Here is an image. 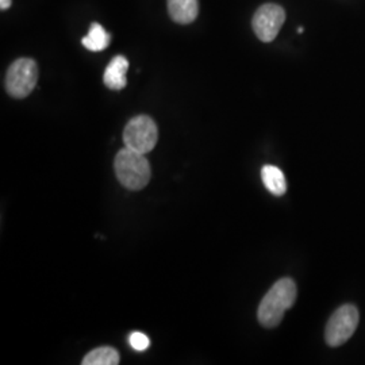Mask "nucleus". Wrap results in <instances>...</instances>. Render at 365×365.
<instances>
[{"instance_id":"1","label":"nucleus","mask_w":365,"mask_h":365,"mask_svg":"<svg viewBox=\"0 0 365 365\" xmlns=\"http://www.w3.org/2000/svg\"><path fill=\"white\" fill-rule=\"evenodd\" d=\"M298 295L297 284L292 279H280L276 282L261 300L257 312L259 322L264 327H276L289 310Z\"/></svg>"},{"instance_id":"2","label":"nucleus","mask_w":365,"mask_h":365,"mask_svg":"<svg viewBox=\"0 0 365 365\" xmlns=\"http://www.w3.org/2000/svg\"><path fill=\"white\" fill-rule=\"evenodd\" d=\"M114 170L119 182L131 191H140L150 180V165L143 153L131 150L125 146L118 152Z\"/></svg>"},{"instance_id":"3","label":"nucleus","mask_w":365,"mask_h":365,"mask_svg":"<svg viewBox=\"0 0 365 365\" xmlns=\"http://www.w3.org/2000/svg\"><path fill=\"white\" fill-rule=\"evenodd\" d=\"M158 140L156 122L148 115L133 118L123 130L125 146L146 155L155 149Z\"/></svg>"},{"instance_id":"4","label":"nucleus","mask_w":365,"mask_h":365,"mask_svg":"<svg viewBox=\"0 0 365 365\" xmlns=\"http://www.w3.org/2000/svg\"><path fill=\"white\" fill-rule=\"evenodd\" d=\"M38 81V66L31 58H19L9 68L6 90L15 98L24 99L36 88Z\"/></svg>"},{"instance_id":"5","label":"nucleus","mask_w":365,"mask_h":365,"mask_svg":"<svg viewBox=\"0 0 365 365\" xmlns=\"http://www.w3.org/2000/svg\"><path fill=\"white\" fill-rule=\"evenodd\" d=\"M359 325V310L353 304H344L327 322L325 339L327 345L336 348L351 339Z\"/></svg>"},{"instance_id":"6","label":"nucleus","mask_w":365,"mask_h":365,"mask_svg":"<svg viewBox=\"0 0 365 365\" xmlns=\"http://www.w3.org/2000/svg\"><path fill=\"white\" fill-rule=\"evenodd\" d=\"M286 21V11L283 7L274 3L261 6L253 16V30L262 42H271L276 38L280 27Z\"/></svg>"},{"instance_id":"7","label":"nucleus","mask_w":365,"mask_h":365,"mask_svg":"<svg viewBox=\"0 0 365 365\" xmlns=\"http://www.w3.org/2000/svg\"><path fill=\"white\" fill-rule=\"evenodd\" d=\"M128 69H129V61L126 57L123 56L114 57L106 68L105 75H103L106 87L115 91L125 88L128 84V78H126Z\"/></svg>"},{"instance_id":"8","label":"nucleus","mask_w":365,"mask_h":365,"mask_svg":"<svg viewBox=\"0 0 365 365\" xmlns=\"http://www.w3.org/2000/svg\"><path fill=\"white\" fill-rule=\"evenodd\" d=\"M170 18L180 25L194 22L199 13L197 0H168Z\"/></svg>"},{"instance_id":"9","label":"nucleus","mask_w":365,"mask_h":365,"mask_svg":"<svg viewBox=\"0 0 365 365\" xmlns=\"http://www.w3.org/2000/svg\"><path fill=\"white\" fill-rule=\"evenodd\" d=\"M261 179L267 190L276 196H282L287 191V182L282 170L274 165H264L261 170Z\"/></svg>"},{"instance_id":"10","label":"nucleus","mask_w":365,"mask_h":365,"mask_svg":"<svg viewBox=\"0 0 365 365\" xmlns=\"http://www.w3.org/2000/svg\"><path fill=\"white\" fill-rule=\"evenodd\" d=\"M110 39L111 37L103 29V26L93 22L90 27L88 34L81 39V43L84 45V48H87L91 52H102L108 46Z\"/></svg>"},{"instance_id":"11","label":"nucleus","mask_w":365,"mask_h":365,"mask_svg":"<svg viewBox=\"0 0 365 365\" xmlns=\"http://www.w3.org/2000/svg\"><path fill=\"white\" fill-rule=\"evenodd\" d=\"M83 365H117L119 364V353L117 349L110 346L96 348L88 353L84 360L81 361Z\"/></svg>"},{"instance_id":"12","label":"nucleus","mask_w":365,"mask_h":365,"mask_svg":"<svg viewBox=\"0 0 365 365\" xmlns=\"http://www.w3.org/2000/svg\"><path fill=\"white\" fill-rule=\"evenodd\" d=\"M129 342H130L131 348H133L134 351H138V352L146 351V349L149 348V345H150L149 337L145 336L144 333H140V331L131 333Z\"/></svg>"},{"instance_id":"13","label":"nucleus","mask_w":365,"mask_h":365,"mask_svg":"<svg viewBox=\"0 0 365 365\" xmlns=\"http://www.w3.org/2000/svg\"><path fill=\"white\" fill-rule=\"evenodd\" d=\"M11 6V0H0V9L7 10Z\"/></svg>"},{"instance_id":"14","label":"nucleus","mask_w":365,"mask_h":365,"mask_svg":"<svg viewBox=\"0 0 365 365\" xmlns=\"http://www.w3.org/2000/svg\"><path fill=\"white\" fill-rule=\"evenodd\" d=\"M298 33H299V34H302V33H303V27H299V29H298Z\"/></svg>"}]
</instances>
